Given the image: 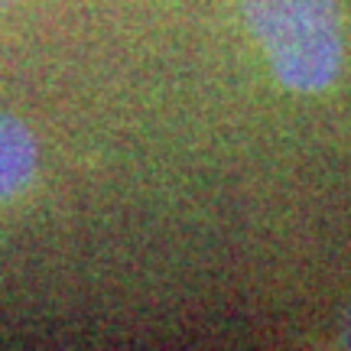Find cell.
Listing matches in <instances>:
<instances>
[{"instance_id":"obj_4","label":"cell","mask_w":351,"mask_h":351,"mask_svg":"<svg viewBox=\"0 0 351 351\" xmlns=\"http://www.w3.org/2000/svg\"><path fill=\"white\" fill-rule=\"evenodd\" d=\"M3 3H10V0H0V7H3Z\"/></svg>"},{"instance_id":"obj_1","label":"cell","mask_w":351,"mask_h":351,"mask_svg":"<svg viewBox=\"0 0 351 351\" xmlns=\"http://www.w3.org/2000/svg\"><path fill=\"white\" fill-rule=\"evenodd\" d=\"M244 20L276 78L313 95L341 69V23L335 0H241Z\"/></svg>"},{"instance_id":"obj_3","label":"cell","mask_w":351,"mask_h":351,"mask_svg":"<svg viewBox=\"0 0 351 351\" xmlns=\"http://www.w3.org/2000/svg\"><path fill=\"white\" fill-rule=\"evenodd\" d=\"M341 345L351 348V306L345 309V319H341Z\"/></svg>"},{"instance_id":"obj_2","label":"cell","mask_w":351,"mask_h":351,"mask_svg":"<svg viewBox=\"0 0 351 351\" xmlns=\"http://www.w3.org/2000/svg\"><path fill=\"white\" fill-rule=\"evenodd\" d=\"M36 173V140L23 121L0 114V199L29 186Z\"/></svg>"}]
</instances>
